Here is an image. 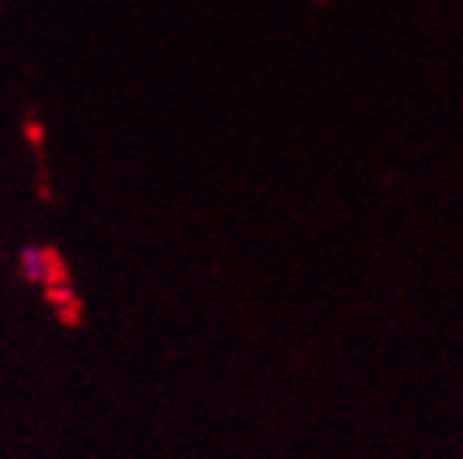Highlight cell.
Wrapping results in <instances>:
<instances>
[{"label": "cell", "mask_w": 463, "mask_h": 459, "mask_svg": "<svg viewBox=\"0 0 463 459\" xmlns=\"http://www.w3.org/2000/svg\"><path fill=\"white\" fill-rule=\"evenodd\" d=\"M16 267H20V276L33 286L52 289L61 280V264H58V254L45 244H23L20 258H16Z\"/></svg>", "instance_id": "obj_1"}]
</instances>
